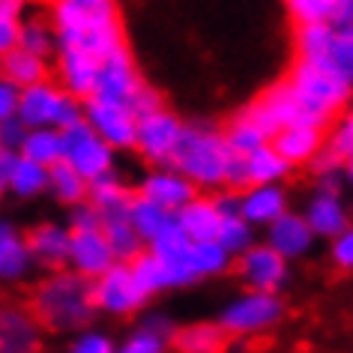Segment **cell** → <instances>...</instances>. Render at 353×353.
Wrapping results in <instances>:
<instances>
[{"mask_svg":"<svg viewBox=\"0 0 353 353\" xmlns=\"http://www.w3.org/2000/svg\"><path fill=\"white\" fill-rule=\"evenodd\" d=\"M46 19L54 28L57 51H84L105 60L126 46L120 10L114 0H54Z\"/></svg>","mask_w":353,"mask_h":353,"instance_id":"cell-1","label":"cell"},{"mask_svg":"<svg viewBox=\"0 0 353 353\" xmlns=\"http://www.w3.org/2000/svg\"><path fill=\"white\" fill-rule=\"evenodd\" d=\"M30 314L48 332H81L90 330L96 305L90 281L69 270H54L33 288Z\"/></svg>","mask_w":353,"mask_h":353,"instance_id":"cell-2","label":"cell"},{"mask_svg":"<svg viewBox=\"0 0 353 353\" xmlns=\"http://www.w3.org/2000/svg\"><path fill=\"white\" fill-rule=\"evenodd\" d=\"M285 81L290 87V93H294L299 111H303L305 126L326 129L341 111H347L353 78L341 75L339 69H332L323 60H317V63L296 60V66L290 69Z\"/></svg>","mask_w":353,"mask_h":353,"instance_id":"cell-3","label":"cell"},{"mask_svg":"<svg viewBox=\"0 0 353 353\" xmlns=\"http://www.w3.org/2000/svg\"><path fill=\"white\" fill-rule=\"evenodd\" d=\"M231 156L222 129L213 123H183L180 141H176L171 165L174 171H180L198 192H219L222 189V176H225V162Z\"/></svg>","mask_w":353,"mask_h":353,"instance_id":"cell-4","label":"cell"},{"mask_svg":"<svg viewBox=\"0 0 353 353\" xmlns=\"http://www.w3.org/2000/svg\"><path fill=\"white\" fill-rule=\"evenodd\" d=\"M288 303L281 299V294H261V290H240L236 296H231L222 305L216 323L225 335H261L270 332L285 321Z\"/></svg>","mask_w":353,"mask_h":353,"instance_id":"cell-5","label":"cell"},{"mask_svg":"<svg viewBox=\"0 0 353 353\" xmlns=\"http://www.w3.org/2000/svg\"><path fill=\"white\" fill-rule=\"evenodd\" d=\"M93 290V305L96 314H108V317H132L147 305V296L138 290L135 279L129 272V263H111L99 279L90 281Z\"/></svg>","mask_w":353,"mask_h":353,"instance_id":"cell-6","label":"cell"},{"mask_svg":"<svg viewBox=\"0 0 353 353\" xmlns=\"http://www.w3.org/2000/svg\"><path fill=\"white\" fill-rule=\"evenodd\" d=\"M236 279H240L243 290H261V294H281L290 285V263L281 261L270 245H263L261 240L245 249L243 254L234 258Z\"/></svg>","mask_w":353,"mask_h":353,"instance_id":"cell-7","label":"cell"},{"mask_svg":"<svg viewBox=\"0 0 353 353\" xmlns=\"http://www.w3.org/2000/svg\"><path fill=\"white\" fill-rule=\"evenodd\" d=\"M180 132H183V120L180 114H174L168 105L162 108L144 114L138 117L135 123V147L141 159L150 162V168H159V165H168L171 162V153L180 141Z\"/></svg>","mask_w":353,"mask_h":353,"instance_id":"cell-8","label":"cell"},{"mask_svg":"<svg viewBox=\"0 0 353 353\" xmlns=\"http://www.w3.org/2000/svg\"><path fill=\"white\" fill-rule=\"evenodd\" d=\"M60 135H63V162L72 168L78 176H84L87 183L114 171L117 153H114L102 138H96L93 132L87 129L84 120L72 129L60 132Z\"/></svg>","mask_w":353,"mask_h":353,"instance_id":"cell-9","label":"cell"},{"mask_svg":"<svg viewBox=\"0 0 353 353\" xmlns=\"http://www.w3.org/2000/svg\"><path fill=\"white\" fill-rule=\"evenodd\" d=\"M84 123L96 138H102L114 153L117 150H132L135 147V123L138 117L132 114L123 102H108V99H84Z\"/></svg>","mask_w":353,"mask_h":353,"instance_id":"cell-10","label":"cell"},{"mask_svg":"<svg viewBox=\"0 0 353 353\" xmlns=\"http://www.w3.org/2000/svg\"><path fill=\"white\" fill-rule=\"evenodd\" d=\"M261 243L270 245L281 261L294 263V261H303L312 254V249L317 245V236L312 234V228L305 225V219L299 216L296 210H288L285 216H279L276 222H270L263 228Z\"/></svg>","mask_w":353,"mask_h":353,"instance_id":"cell-11","label":"cell"},{"mask_svg":"<svg viewBox=\"0 0 353 353\" xmlns=\"http://www.w3.org/2000/svg\"><path fill=\"white\" fill-rule=\"evenodd\" d=\"M144 249L168 270V279H171V290L195 285V276H192V270H189V249H192V240L180 231V228L174 225V216H171V222L162 228V234H156L153 240L144 245Z\"/></svg>","mask_w":353,"mask_h":353,"instance_id":"cell-12","label":"cell"},{"mask_svg":"<svg viewBox=\"0 0 353 353\" xmlns=\"http://www.w3.org/2000/svg\"><path fill=\"white\" fill-rule=\"evenodd\" d=\"M144 81L135 66L132 51L123 46L117 51H111L105 60H99V78H96V99H108V102H123L138 90V84Z\"/></svg>","mask_w":353,"mask_h":353,"instance_id":"cell-13","label":"cell"},{"mask_svg":"<svg viewBox=\"0 0 353 353\" xmlns=\"http://www.w3.org/2000/svg\"><path fill=\"white\" fill-rule=\"evenodd\" d=\"M138 195H144L147 201H153L156 207H162L165 213H176L180 207H186L192 198L198 195V189L183 176L180 171H174L171 165H159L141 176L138 183Z\"/></svg>","mask_w":353,"mask_h":353,"instance_id":"cell-14","label":"cell"},{"mask_svg":"<svg viewBox=\"0 0 353 353\" xmlns=\"http://www.w3.org/2000/svg\"><path fill=\"white\" fill-rule=\"evenodd\" d=\"M245 114H249V117L258 123L270 138L276 135L279 129L303 123V111H299V105L294 99V93H290L288 81H279V84H272L270 90H263L258 99L245 108Z\"/></svg>","mask_w":353,"mask_h":353,"instance_id":"cell-15","label":"cell"},{"mask_svg":"<svg viewBox=\"0 0 353 353\" xmlns=\"http://www.w3.org/2000/svg\"><path fill=\"white\" fill-rule=\"evenodd\" d=\"M299 216L305 219V225L312 228V234L317 240H332L339 236L341 231L350 228V210H347V201L344 195H332V192H312L305 198Z\"/></svg>","mask_w":353,"mask_h":353,"instance_id":"cell-16","label":"cell"},{"mask_svg":"<svg viewBox=\"0 0 353 353\" xmlns=\"http://www.w3.org/2000/svg\"><path fill=\"white\" fill-rule=\"evenodd\" d=\"M42 326L30 308L3 303L0 305V353H39Z\"/></svg>","mask_w":353,"mask_h":353,"instance_id":"cell-17","label":"cell"},{"mask_svg":"<svg viewBox=\"0 0 353 353\" xmlns=\"http://www.w3.org/2000/svg\"><path fill=\"white\" fill-rule=\"evenodd\" d=\"M111 263H117V261H114V254L108 249V243H105L102 231H84V234L69 236V254H66L63 270L75 272V276H81L87 281H93V279H99Z\"/></svg>","mask_w":353,"mask_h":353,"instance_id":"cell-18","label":"cell"},{"mask_svg":"<svg viewBox=\"0 0 353 353\" xmlns=\"http://www.w3.org/2000/svg\"><path fill=\"white\" fill-rule=\"evenodd\" d=\"M69 228L63 222H39L24 234L33 267H46V270H63L66 267V254H69Z\"/></svg>","mask_w":353,"mask_h":353,"instance_id":"cell-19","label":"cell"},{"mask_svg":"<svg viewBox=\"0 0 353 353\" xmlns=\"http://www.w3.org/2000/svg\"><path fill=\"white\" fill-rule=\"evenodd\" d=\"M290 210V192L288 186H245L240 192V210L236 216L252 228H267L276 222L279 216H285Z\"/></svg>","mask_w":353,"mask_h":353,"instance_id":"cell-20","label":"cell"},{"mask_svg":"<svg viewBox=\"0 0 353 353\" xmlns=\"http://www.w3.org/2000/svg\"><path fill=\"white\" fill-rule=\"evenodd\" d=\"M57 87L75 99H90L96 93V78H99V60L84 54V51H57Z\"/></svg>","mask_w":353,"mask_h":353,"instance_id":"cell-21","label":"cell"},{"mask_svg":"<svg viewBox=\"0 0 353 353\" xmlns=\"http://www.w3.org/2000/svg\"><path fill=\"white\" fill-rule=\"evenodd\" d=\"M63 90L54 84V78L39 84H30L19 90V105H15V117H19L28 129H42L54 123V111Z\"/></svg>","mask_w":353,"mask_h":353,"instance_id":"cell-22","label":"cell"},{"mask_svg":"<svg viewBox=\"0 0 353 353\" xmlns=\"http://www.w3.org/2000/svg\"><path fill=\"white\" fill-rule=\"evenodd\" d=\"M33 272V261L24 243V234L10 219H0V281L3 285H21Z\"/></svg>","mask_w":353,"mask_h":353,"instance_id":"cell-23","label":"cell"},{"mask_svg":"<svg viewBox=\"0 0 353 353\" xmlns=\"http://www.w3.org/2000/svg\"><path fill=\"white\" fill-rule=\"evenodd\" d=\"M270 147L276 150L290 168L308 165V159L323 147V129L294 123V126H288V129H279L276 135L270 138Z\"/></svg>","mask_w":353,"mask_h":353,"instance_id":"cell-24","label":"cell"},{"mask_svg":"<svg viewBox=\"0 0 353 353\" xmlns=\"http://www.w3.org/2000/svg\"><path fill=\"white\" fill-rule=\"evenodd\" d=\"M174 225L180 228L192 243L216 240L219 225H222V216H219V210L213 207V198L204 195V192H198L186 207H180L174 213Z\"/></svg>","mask_w":353,"mask_h":353,"instance_id":"cell-25","label":"cell"},{"mask_svg":"<svg viewBox=\"0 0 353 353\" xmlns=\"http://www.w3.org/2000/svg\"><path fill=\"white\" fill-rule=\"evenodd\" d=\"M132 195H135V192L126 186V180H123L117 171L96 176V180L87 183V201L96 207V213H99L102 219L126 216V207H129Z\"/></svg>","mask_w":353,"mask_h":353,"instance_id":"cell-26","label":"cell"},{"mask_svg":"<svg viewBox=\"0 0 353 353\" xmlns=\"http://www.w3.org/2000/svg\"><path fill=\"white\" fill-rule=\"evenodd\" d=\"M0 78L10 81L15 90H24V87H30V84L48 81L51 63L46 57H37V54H30V51L15 46L12 51H6V54L0 57Z\"/></svg>","mask_w":353,"mask_h":353,"instance_id":"cell-27","label":"cell"},{"mask_svg":"<svg viewBox=\"0 0 353 353\" xmlns=\"http://www.w3.org/2000/svg\"><path fill=\"white\" fill-rule=\"evenodd\" d=\"M228 344V335L219 330L216 321H195L186 326H176L171 335V344L176 353H222Z\"/></svg>","mask_w":353,"mask_h":353,"instance_id":"cell-28","label":"cell"},{"mask_svg":"<svg viewBox=\"0 0 353 353\" xmlns=\"http://www.w3.org/2000/svg\"><path fill=\"white\" fill-rule=\"evenodd\" d=\"M245 162V176H249V186H285V180L290 176V168L276 150L270 147V141L258 150H252L249 156H243Z\"/></svg>","mask_w":353,"mask_h":353,"instance_id":"cell-29","label":"cell"},{"mask_svg":"<svg viewBox=\"0 0 353 353\" xmlns=\"http://www.w3.org/2000/svg\"><path fill=\"white\" fill-rule=\"evenodd\" d=\"M231 267H234V258L216 240L192 243V249H189V270H192V276H195V281L222 279V276L231 272Z\"/></svg>","mask_w":353,"mask_h":353,"instance_id":"cell-30","label":"cell"},{"mask_svg":"<svg viewBox=\"0 0 353 353\" xmlns=\"http://www.w3.org/2000/svg\"><path fill=\"white\" fill-rule=\"evenodd\" d=\"M19 156L28 159V162H37L42 168L63 162V135L51 126L28 129V135H24L21 147H19Z\"/></svg>","mask_w":353,"mask_h":353,"instance_id":"cell-31","label":"cell"},{"mask_svg":"<svg viewBox=\"0 0 353 353\" xmlns=\"http://www.w3.org/2000/svg\"><path fill=\"white\" fill-rule=\"evenodd\" d=\"M46 189H48V168L15 156L12 174H10V180H6L3 192H10V195H15L19 201H33V198L46 195Z\"/></svg>","mask_w":353,"mask_h":353,"instance_id":"cell-32","label":"cell"},{"mask_svg":"<svg viewBox=\"0 0 353 353\" xmlns=\"http://www.w3.org/2000/svg\"><path fill=\"white\" fill-rule=\"evenodd\" d=\"M126 222L132 225V231L141 236V243H150L156 234H162V228L171 222V213H165L162 207H156L153 201H147L144 195H132L129 207H126Z\"/></svg>","mask_w":353,"mask_h":353,"instance_id":"cell-33","label":"cell"},{"mask_svg":"<svg viewBox=\"0 0 353 353\" xmlns=\"http://www.w3.org/2000/svg\"><path fill=\"white\" fill-rule=\"evenodd\" d=\"M335 30L330 21H312V24H296L294 33V46L299 60H308V63H317L330 54L332 42H335Z\"/></svg>","mask_w":353,"mask_h":353,"instance_id":"cell-34","label":"cell"},{"mask_svg":"<svg viewBox=\"0 0 353 353\" xmlns=\"http://www.w3.org/2000/svg\"><path fill=\"white\" fill-rule=\"evenodd\" d=\"M19 48L46 60L57 54V37L46 15H30V19L19 21Z\"/></svg>","mask_w":353,"mask_h":353,"instance_id":"cell-35","label":"cell"},{"mask_svg":"<svg viewBox=\"0 0 353 353\" xmlns=\"http://www.w3.org/2000/svg\"><path fill=\"white\" fill-rule=\"evenodd\" d=\"M102 236L105 243H108V249L114 254V261L117 263H129L132 258H138L141 252H144V243H141V236L132 231V225L126 222V216H117V219H102Z\"/></svg>","mask_w":353,"mask_h":353,"instance_id":"cell-36","label":"cell"},{"mask_svg":"<svg viewBox=\"0 0 353 353\" xmlns=\"http://www.w3.org/2000/svg\"><path fill=\"white\" fill-rule=\"evenodd\" d=\"M48 195L57 201L60 207H75L87 201V180L78 176L66 162H57L48 168Z\"/></svg>","mask_w":353,"mask_h":353,"instance_id":"cell-37","label":"cell"},{"mask_svg":"<svg viewBox=\"0 0 353 353\" xmlns=\"http://www.w3.org/2000/svg\"><path fill=\"white\" fill-rule=\"evenodd\" d=\"M222 138H225V144H228V150H231L234 156H249L252 150H258V147H263L270 141L267 132H263L245 111L236 114V117L222 129Z\"/></svg>","mask_w":353,"mask_h":353,"instance_id":"cell-38","label":"cell"},{"mask_svg":"<svg viewBox=\"0 0 353 353\" xmlns=\"http://www.w3.org/2000/svg\"><path fill=\"white\" fill-rule=\"evenodd\" d=\"M129 272L132 279H135L138 290L147 296V303L159 294H165V290H171V279H168V270L159 263L153 254H150L147 249L138 254V258L129 261Z\"/></svg>","mask_w":353,"mask_h":353,"instance_id":"cell-39","label":"cell"},{"mask_svg":"<svg viewBox=\"0 0 353 353\" xmlns=\"http://www.w3.org/2000/svg\"><path fill=\"white\" fill-rule=\"evenodd\" d=\"M216 243L222 245L231 258H236V254H243L245 249H252V245L258 243V228L243 222L240 216H228V219H222V225H219Z\"/></svg>","mask_w":353,"mask_h":353,"instance_id":"cell-40","label":"cell"},{"mask_svg":"<svg viewBox=\"0 0 353 353\" xmlns=\"http://www.w3.org/2000/svg\"><path fill=\"white\" fill-rule=\"evenodd\" d=\"M323 147L330 150L335 159L350 165V159H353V114L350 111H341L339 117L330 123V129L323 132Z\"/></svg>","mask_w":353,"mask_h":353,"instance_id":"cell-41","label":"cell"},{"mask_svg":"<svg viewBox=\"0 0 353 353\" xmlns=\"http://www.w3.org/2000/svg\"><path fill=\"white\" fill-rule=\"evenodd\" d=\"M285 6L296 24L330 21L332 15V0H285Z\"/></svg>","mask_w":353,"mask_h":353,"instance_id":"cell-42","label":"cell"},{"mask_svg":"<svg viewBox=\"0 0 353 353\" xmlns=\"http://www.w3.org/2000/svg\"><path fill=\"white\" fill-rule=\"evenodd\" d=\"M69 234H84V231H99L102 228V216L96 213V207L90 201H81L75 207H66V222Z\"/></svg>","mask_w":353,"mask_h":353,"instance_id":"cell-43","label":"cell"},{"mask_svg":"<svg viewBox=\"0 0 353 353\" xmlns=\"http://www.w3.org/2000/svg\"><path fill=\"white\" fill-rule=\"evenodd\" d=\"M165 350H168V341L147 330H141V326L132 330L126 335V341L114 347V353H165Z\"/></svg>","mask_w":353,"mask_h":353,"instance_id":"cell-44","label":"cell"},{"mask_svg":"<svg viewBox=\"0 0 353 353\" xmlns=\"http://www.w3.org/2000/svg\"><path fill=\"white\" fill-rule=\"evenodd\" d=\"M81 120H84V102L75 99V96H69V93H63V96H60V102H57V111H54V123H51V129L66 132V129L78 126Z\"/></svg>","mask_w":353,"mask_h":353,"instance_id":"cell-45","label":"cell"},{"mask_svg":"<svg viewBox=\"0 0 353 353\" xmlns=\"http://www.w3.org/2000/svg\"><path fill=\"white\" fill-rule=\"evenodd\" d=\"M117 344L111 341V335L99 330H81L69 344V353H114Z\"/></svg>","mask_w":353,"mask_h":353,"instance_id":"cell-46","label":"cell"},{"mask_svg":"<svg viewBox=\"0 0 353 353\" xmlns=\"http://www.w3.org/2000/svg\"><path fill=\"white\" fill-rule=\"evenodd\" d=\"M162 105H165V102H162V93H159L153 84H147V81H141L138 90L126 99V108L135 114V117H144V114L162 108Z\"/></svg>","mask_w":353,"mask_h":353,"instance_id":"cell-47","label":"cell"},{"mask_svg":"<svg viewBox=\"0 0 353 353\" xmlns=\"http://www.w3.org/2000/svg\"><path fill=\"white\" fill-rule=\"evenodd\" d=\"M330 263L339 272H350L353 270V231L350 228L330 240Z\"/></svg>","mask_w":353,"mask_h":353,"instance_id":"cell-48","label":"cell"},{"mask_svg":"<svg viewBox=\"0 0 353 353\" xmlns=\"http://www.w3.org/2000/svg\"><path fill=\"white\" fill-rule=\"evenodd\" d=\"M249 186V176H245V162L243 156H228L225 162V176H222V189H231V192H243Z\"/></svg>","mask_w":353,"mask_h":353,"instance_id":"cell-49","label":"cell"},{"mask_svg":"<svg viewBox=\"0 0 353 353\" xmlns=\"http://www.w3.org/2000/svg\"><path fill=\"white\" fill-rule=\"evenodd\" d=\"M28 135V126L19 117H10L0 123V150H10V153H19L21 141Z\"/></svg>","mask_w":353,"mask_h":353,"instance_id":"cell-50","label":"cell"},{"mask_svg":"<svg viewBox=\"0 0 353 353\" xmlns=\"http://www.w3.org/2000/svg\"><path fill=\"white\" fill-rule=\"evenodd\" d=\"M141 330H147V332H153L159 335V339H165L168 344H171V335H174V321H171V314H165V312H147L144 317H141Z\"/></svg>","mask_w":353,"mask_h":353,"instance_id":"cell-51","label":"cell"},{"mask_svg":"<svg viewBox=\"0 0 353 353\" xmlns=\"http://www.w3.org/2000/svg\"><path fill=\"white\" fill-rule=\"evenodd\" d=\"M314 183H317V192H332V195H344V189H347V183H350V165L347 168H339V171H330V174H323V176H314Z\"/></svg>","mask_w":353,"mask_h":353,"instance_id":"cell-52","label":"cell"},{"mask_svg":"<svg viewBox=\"0 0 353 353\" xmlns=\"http://www.w3.org/2000/svg\"><path fill=\"white\" fill-rule=\"evenodd\" d=\"M305 168H308V171H312L314 176H323V174H330V171H339V168H347V162L335 159V156L330 153V150L321 147L312 159H308V165H305Z\"/></svg>","mask_w":353,"mask_h":353,"instance_id":"cell-53","label":"cell"},{"mask_svg":"<svg viewBox=\"0 0 353 353\" xmlns=\"http://www.w3.org/2000/svg\"><path fill=\"white\" fill-rule=\"evenodd\" d=\"M213 207L219 210V216L228 219V216H236V210H240V192H231V189H219L213 192Z\"/></svg>","mask_w":353,"mask_h":353,"instance_id":"cell-54","label":"cell"},{"mask_svg":"<svg viewBox=\"0 0 353 353\" xmlns=\"http://www.w3.org/2000/svg\"><path fill=\"white\" fill-rule=\"evenodd\" d=\"M330 24L335 30H353V0H332Z\"/></svg>","mask_w":353,"mask_h":353,"instance_id":"cell-55","label":"cell"},{"mask_svg":"<svg viewBox=\"0 0 353 353\" xmlns=\"http://www.w3.org/2000/svg\"><path fill=\"white\" fill-rule=\"evenodd\" d=\"M15 105H19V90H15L10 81L0 78V123L15 117Z\"/></svg>","mask_w":353,"mask_h":353,"instance_id":"cell-56","label":"cell"},{"mask_svg":"<svg viewBox=\"0 0 353 353\" xmlns=\"http://www.w3.org/2000/svg\"><path fill=\"white\" fill-rule=\"evenodd\" d=\"M15 46H19V21L0 15V57H3L6 51H12Z\"/></svg>","mask_w":353,"mask_h":353,"instance_id":"cell-57","label":"cell"},{"mask_svg":"<svg viewBox=\"0 0 353 353\" xmlns=\"http://www.w3.org/2000/svg\"><path fill=\"white\" fill-rule=\"evenodd\" d=\"M24 10H28V3H24V0H0V15H3V19L21 21Z\"/></svg>","mask_w":353,"mask_h":353,"instance_id":"cell-58","label":"cell"},{"mask_svg":"<svg viewBox=\"0 0 353 353\" xmlns=\"http://www.w3.org/2000/svg\"><path fill=\"white\" fill-rule=\"evenodd\" d=\"M15 156H19V153H10V150H0V189H6V180H10L12 165H15Z\"/></svg>","mask_w":353,"mask_h":353,"instance_id":"cell-59","label":"cell"},{"mask_svg":"<svg viewBox=\"0 0 353 353\" xmlns=\"http://www.w3.org/2000/svg\"><path fill=\"white\" fill-rule=\"evenodd\" d=\"M3 195H6V192H3V189H0V207H3Z\"/></svg>","mask_w":353,"mask_h":353,"instance_id":"cell-60","label":"cell"},{"mask_svg":"<svg viewBox=\"0 0 353 353\" xmlns=\"http://www.w3.org/2000/svg\"><path fill=\"white\" fill-rule=\"evenodd\" d=\"M24 3H28V0H24Z\"/></svg>","mask_w":353,"mask_h":353,"instance_id":"cell-61","label":"cell"}]
</instances>
